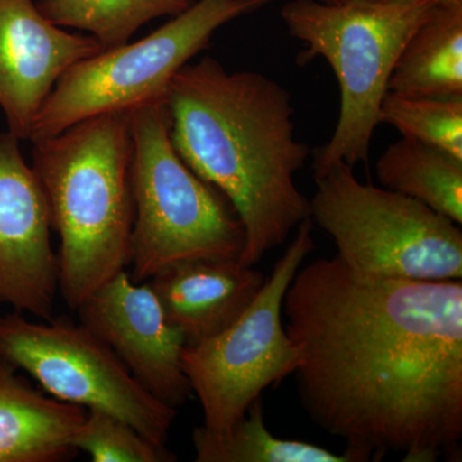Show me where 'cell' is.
<instances>
[{
  "label": "cell",
  "instance_id": "6da1fadb",
  "mask_svg": "<svg viewBox=\"0 0 462 462\" xmlns=\"http://www.w3.org/2000/svg\"><path fill=\"white\" fill-rule=\"evenodd\" d=\"M282 314L303 409L349 462L457 455L461 281L369 278L319 258L298 270Z\"/></svg>",
  "mask_w": 462,
  "mask_h": 462
},
{
  "label": "cell",
  "instance_id": "8fae6325",
  "mask_svg": "<svg viewBox=\"0 0 462 462\" xmlns=\"http://www.w3.org/2000/svg\"><path fill=\"white\" fill-rule=\"evenodd\" d=\"M20 142L0 133V305L51 320L60 287L51 214Z\"/></svg>",
  "mask_w": 462,
  "mask_h": 462
},
{
  "label": "cell",
  "instance_id": "e0dca14e",
  "mask_svg": "<svg viewBox=\"0 0 462 462\" xmlns=\"http://www.w3.org/2000/svg\"><path fill=\"white\" fill-rule=\"evenodd\" d=\"M193 445L199 462H349L320 446L273 436L264 422L261 398L227 430L196 428Z\"/></svg>",
  "mask_w": 462,
  "mask_h": 462
},
{
  "label": "cell",
  "instance_id": "5bb4252c",
  "mask_svg": "<svg viewBox=\"0 0 462 462\" xmlns=\"http://www.w3.org/2000/svg\"><path fill=\"white\" fill-rule=\"evenodd\" d=\"M21 373L0 355V462L71 460L87 410L51 397Z\"/></svg>",
  "mask_w": 462,
  "mask_h": 462
},
{
  "label": "cell",
  "instance_id": "ffe728a7",
  "mask_svg": "<svg viewBox=\"0 0 462 462\" xmlns=\"http://www.w3.org/2000/svg\"><path fill=\"white\" fill-rule=\"evenodd\" d=\"M76 451L94 462H172L176 456L139 433L123 419L102 410H87L84 421L72 437Z\"/></svg>",
  "mask_w": 462,
  "mask_h": 462
},
{
  "label": "cell",
  "instance_id": "7402d4cb",
  "mask_svg": "<svg viewBox=\"0 0 462 462\" xmlns=\"http://www.w3.org/2000/svg\"><path fill=\"white\" fill-rule=\"evenodd\" d=\"M321 2H327V3H342L343 0H321Z\"/></svg>",
  "mask_w": 462,
  "mask_h": 462
},
{
  "label": "cell",
  "instance_id": "30bf717a",
  "mask_svg": "<svg viewBox=\"0 0 462 462\" xmlns=\"http://www.w3.org/2000/svg\"><path fill=\"white\" fill-rule=\"evenodd\" d=\"M76 310L80 324L111 346L152 396L172 409L184 406L193 393L181 364L187 343L148 282H134L125 270Z\"/></svg>",
  "mask_w": 462,
  "mask_h": 462
},
{
  "label": "cell",
  "instance_id": "ba28073f",
  "mask_svg": "<svg viewBox=\"0 0 462 462\" xmlns=\"http://www.w3.org/2000/svg\"><path fill=\"white\" fill-rule=\"evenodd\" d=\"M312 227L310 218L298 225L296 236L238 320L214 338L185 346L182 369L202 404L207 430H227L264 389L296 373L300 354L282 324V302L314 251Z\"/></svg>",
  "mask_w": 462,
  "mask_h": 462
},
{
  "label": "cell",
  "instance_id": "277c9868",
  "mask_svg": "<svg viewBox=\"0 0 462 462\" xmlns=\"http://www.w3.org/2000/svg\"><path fill=\"white\" fill-rule=\"evenodd\" d=\"M436 5H376L345 0H291L281 16L289 33L306 44L303 66L321 57L338 79L340 111L330 141L318 149L314 178L331 166L369 162L389 78L410 36Z\"/></svg>",
  "mask_w": 462,
  "mask_h": 462
},
{
  "label": "cell",
  "instance_id": "4fadbf2b",
  "mask_svg": "<svg viewBox=\"0 0 462 462\" xmlns=\"http://www.w3.org/2000/svg\"><path fill=\"white\" fill-rule=\"evenodd\" d=\"M147 282L167 320L187 346H197L238 320L266 276L239 260L193 258L169 264Z\"/></svg>",
  "mask_w": 462,
  "mask_h": 462
},
{
  "label": "cell",
  "instance_id": "44dd1931",
  "mask_svg": "<svg viewBox=\"0 0 462 462\" xmlns=\"http://www.w3.org/2000/svg\"><path fill=\"white\" fill-rule=\"evenodd\" d=\"M345 2V0H343ZM360 2L376 3V5H438L445 0H360Z\"/></svg>",
  "mask_w": 462,
  "mask_h": 462
},
{
  "label": "cell",
  "instance_id": "3957f363",
  "mask_svg": "<svg viewBox=\"0 0 462 462\" xmlns=\"http://www.w3.org/2000/svg\"><path fill=\"white\" fill-rule=\"evenodd\" d=\"M32 143V169L60 236L58 287L76 310L132 258L130 114L94 116Z\"/></svg>",
  "mask_w": 462,
  "mask_h": 462
},
{
  "label": "cell",
  "instance_id": "ac0fdd59",
  "mask_svg": "<svg viewBox=\"0 0 462 462\" xmlns=\"http://www.w3.org/2000/svg\"><path fill=\"white\" fill-rule=\"evenodd\" d=\"M196 0H39L36 5L54 25L87 32L103 51L126 44L151 21L175 17Z\"/></svg>",
  "mask_w": 462,
  "mask_h": 462
},
{
  "label": "cell",
  "instance_id": "2e32d148",
  "mask_svg": "<svg viewBox=\"0 0 462 462\" xmlns=\"http://www.w3.org/2000/svg\"><path fill=\"white\" fill-rule=\"evenodd\" d=\"M376 175L385 189L462 224V160L402 136L380 156Z\"/></svg>",
  "mask_w": 462,
  "mask_h": 462
},
{
  "label": "cell",
  "instance_id": "9a60e30c",
  "mask_svg": "<svg viewBox=\"0 0 462 462\" xmlns=\"http://www.w3.org/2000/svg\"><path fill=\"white\" fill-rule=\"evenodd\" d=\"M388 91L462 98V0H445L430 9L404 44Z\"/></svg>",
  "mask_w": 462,
  "mask_h": 462
},
{
  "label": "cell",
  "instance_id": "7c38bea8",
  "mask_svg": "<svg viewBox=\"0 0 462 462\" xmlns=\"http://www.w3.org/2000/svg\"><path fill=\"white\" fill-rule=\"evenodd\" d=\"M102 51L93 36L54 25L32 0H0V108L8 132L30 141L60 76Z\"/></svg>",
  "mask_w": 462,
  "mask_h": 462
},
{
  "label": "cell",
  "instance_id": "d6986e66",
  "mask_svg": "<svg viewBox=\"0 0 462 462\" xmlns=\"http://www.w3.org/2000/svg\"><path fill=\"white\" fill-rule=\"evenodd\" d=\"M379 121L392 125L403 138L462 160V98L407 97L388 91Z\"/></svg>",
  "mask_w": 462,
  "mask_h": 462
},
{
  "label": "cell",
  "instance_id": "9c48e42d",
  "mask_svg": "<svg viewBox=\"0 0 462 462\" xmlns=\"http://www.w3.org/2000/svg\"><path fill=\"white\" fill-rule=\"evenodd\" d=\"M0 355L51 397L112 413L166 446L178 410L143 388L111 346L83 324L66 318L33 322L16 311L0 316Z\"/></svg>",
  "mask_w": 462,
  "mask_h": 462
},
{
  "label": "cell",
  "instance_id": "52a82bcc",
  "mask_svg": "<svg viewBox=\"0 0 462 462\" xmlns=\"http://www.w3.org/2000/svg\"><path fill=\"white\" fill-rule=\"evenodd\" d=\"M273 0H196L135 42L79 60L60 76L33 123L30 142L57 135L103 114L166 99L173 76L208 48L220 27Z\"/></svg>",
  "mask_w": 462,
  "mask_h": 462
},
{
  "label": "cell",
  "instance_id": "8992f818",
  "mask_svg": "<svg viewBox=\"0 0 462 462\" xmlns=\"http://www.w3.org/2000/svg\"><path fill=\"white\" fill-rule=\"evenodd\" d=\"M310 220L329 234L337 257L357 275L461 281L460 225L410 199L356 178L338 162L315 179Z\"/></svg>",
  "mask_w": 462,
  "mask_h": 462
},
{
  "label": "cell",
  "instance_id": "5b68a950",
  "mask_svg": "<svg viewBox=\"0 0 462 462\" xmlns=\"http://www.w3.org/2000/svg\"><path fill=\"white\" fill-rule=\"evenodd\" d=\"M132 184L135 218L132 279L147 282L193 258L240 260L245 230L236 209L179 156L165 99L133 109Z\"/></svg>",
  "mask_w": 462,
  "mask_h": 462
},
{
  "label": "cell",
  "instance_id": "7a4b0ae2",
  "mask_svg": "<svg viewBox=\"0 0 462 462\" xmlns=\"http://www.w3.org/2000/svg\"><path fill=\"white\" fill-rule=\"evenodd\" d=\"M165 102L173 147L236 209L245 230L239 261L254 266L310 218L296 184L310 149L297 139L291 93L203 57L173 76Z\"/></svg>",
  "mask_w": 462,
  "mask_h": 462
}]
</instances>
